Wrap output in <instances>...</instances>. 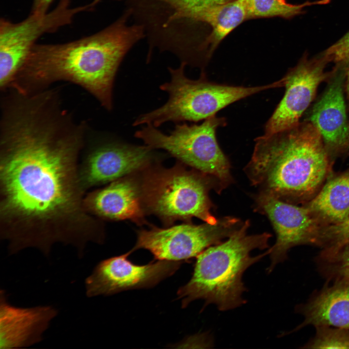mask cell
<instances>
[{
  "instance_id": "cell-25",
  "label": "cell",
  "mask_w": 349,
  "mask_h": 349,
  "mask_svg": "<svg viewBox=\"0 0 349 349\" xmlns=\"http://www.w3.org/2000/svg\"><path fill=\"white\" fill-rule=\"evenodd\" d=\"M328 62H333L338 67L349 65V32L327 48L322 54Z\"/></svg>"
},
{
  "instance_id": "cell-10",
  "label": "cell",
  "mask_w": 349,
  "mask_h": 349,
  "mask_svg": "<svg viewBox=\"0 0 349 349\" xmlns=\"http://www.w3.org/2000/svg\"><path fill=\"white\" fill-rule=\"evenodd\" d=\"M254 198V210L269 219L276 235L275 243L268 250L270 260L268 273L286 259L291 248L317 245L324 226L305 206H298L259 192Z\"/></svg>"
},
{
  "instance_id": "cell-1",
  "label": "cell",
  "mask_w": 349,
  "mask_h": 349,
  "mask_svg": "<svg viewBox=\"0 0 349 349\" xmlns=\"http://www.w3.org/2000/svg\"><path fill=\"white\" fill-rule=\"evenodd\" d=\"M87 126L62 102L24 97L0 110V238L10 254L57 243L82 256L104 240L101 221L85 208L79 158Z\"/></svg>"
},
{
  "instance_id": "cell-14",
  "label": "cell",
  "mask_w": 349,
  "mask_h": 349,
  "mask_svg": "<svg viewBox=\"0 0 349 349\" xmlns=\"http://www.w3.org/2000/svg\"><path fill=\"white\" fill-rule=\"evenodd\" d=\"M84 205L99 219L129 220L138 224L145 222L141 183L134 177L126 176L88 192Z\"/></svg>"
},
{
  "instance_id": "cell-20",
  "label": "cell",
  "mask_w": 349,
  "mask_h": 349,
  "mask_svg": "<svg viewBox=\"0 0 349 349\" xmlns=\"http://www.w3.org/2000/svg\"><path fill=\"white\" fill-rule=\"evenodd\" d=\"M330 0L306 1L299 4L288 3L286 0H246L249 18L282 17L290 18L300 14L307 6L326 4Z\"/></svg>"
},
{
  "instance_id": "cell-7",
  "label": "cell",
  "mask_w": 349,
  "mask_h": 349,
  "mask_svg": "<svg viewBox=\"0 0 349 349\" xmlns=\"http://www.w3.org/2000/svg\"><path fill=\"white\" fill-rule=\"evenodd\" d=\"M224 118L210 117L200 125H176L166 134L151 124L135 133L152 149H162L209 177L219 194L233 182L230 163L218 143L216 132L224 126Z\"/></svg>"
},
{
  "instance_id": "cell-16",
  "label": "cell",
  "mask_w": 349,
  "mask_h": 349,
  "mask_svg": "<svg viewBox=\"0 0 349 349\" xmlns=\"http://www.w3.org/2000/svg\"><path fill=\"white\" fill-rule=\"evenodd\" d=\"M57 310L51 306L20 307L10 304L0 291V349L28 347L39 342Z\"/></svg>"
},
{
  "instance_id": "cell-5",
  "label": "cell",
  "mask_w": 349,
  "mask_h": 349,
  "mask_svg": "<svg viewBox=\"0 0 349 349\" xmlns=\"http://www.w3.org/2000/svg\"><path fill=\"white\" fill-rule=\"evenodd\" d=\"M186 64L168 68L171 78L160 86L169 95L159 108L138 116L133 123L137 126L151 124L156 127L168 122H198L215 115L220 110L238 100L269 89L283 86L282 79L269 84L244 87L219 84L208 80L205 74L196 80L184 73Z\"/></svg>"
},
{
  "instance_id": "cell-27",
  "label": "cell",
  "mask_w": 349,
  "mask_h": 349,
  "mask_svg": "<svg viewBox=\"0 0 349 349\" xmlns=\"http://www.w3.org/2000/svg\"><path fill=\"white\" fill-rule=\"evenodd\" d=\"M46 91H51L54 92H55V93H57V94H58L60 95L59 90H58V89H55V88H50V89H47V90H44V91H41V92H41ZM39 92H37V93H39ZM16 93L24 94V93H21V92L20 93V92H18V91H11V92L7 93V94H6L5 95H3V96L2 97V99H1V101H2L3 99H4L5 97L8 96L10 95H12V94H16ZM35 93H33V94H35ZM27 95H29V94H27Z\"/></svg>"
},
{
  "instance_id": "cell-6",
  "label": "cell",
  "mask_w": 349,
  "mask_h": 349,
  "mask_svg": "<svg viewBox=\"0 0 349 349\" xmlns=\"http://www.w3.org/2000/svg\"><path fill=\"white\" fill-rule=\"evenodd\" d=\"M141 182L145 210L167 226L177 220L190 222L193 217L211 224L218 222L211 212L213 204L209 196L215 184L197 170L179 164L156 168L146 172Z\"/></svg>"
},
{
  "instance_id": "cell-23",
  "label": "cell",
  "mask_w": 349,
  "mask_h": 349,
  "mask_svg": "<svg viewBox=\"0 0 349 349\" xmlns=\"http://www.w3.org/2000/svg\"><path fill=\"white\" fill-rule=\"evenodd\" d=\"M318 261L321 270L329 279L349 281V246L332 253L322 254Z\"/></svg>"
},
{
  "instance_id": "cell-29",
  "label": "cell",
  "mask_w": 349,
  "mask_h": 349,
  "mask_svg": "<svg viewBox=\"0 0 349 349\" xmlns=\"http://www.w3.org/2000/svg\"><path fill=\"white\" fill-rule=\"evenodd\" d=\"M48 89H50V88H48ZM55 89H58V90H59V89L58 88H56ZM46 90H47V89H46ZM14 90H15V91H17V90H11L8 91V92H6V93L4 94V95H5L6 93H8V92H10V91H14ZM43 91H44V90H43Z\"/></svg>"
},
{
  "instance_id": "cell-19",
  "label": "cell",
  "mask_w": 349,
  "mask_h": 349,
  "mask_svg": "<svg viewBox=\"0 0 349 349\" xmlns=\"http://www.w3.org/2000/svg\"><path fill=\"white\" fill-rule=\"evenodd\" d=\"M247 19L249 17L246 0H230L205 10L196 21L207 23L212 29L208 39L211 52L222 40Z\"/></svg>"
},
{
  "instance_id": "cell-13",
  "label": "cell",
  "mask_w": 349,
  "mask_h": 349,
  "mask_svg": "<svg viewBox=\"0 0 349 349\" xmlns=\"http://www.w3.org/2000/svg\"><path fill=\"white\" fill-rule=\"evenodd\" d=\"M328 63L321 54L317 58H302L284 78L285 94L266 123L265 134H270L295 127L313 100L319 84L328 74Z\"/></svg>"
},
{
  "instance_id": "cell-8",
  "label": "cell",
  "mask_w": 349,
  "mask_h": 349,
  "mask_svg": "<svg viewBox=\"0 0 349 349\" xmlns=\"http://www.w3.org/2000/svg\"><path fill=\"white\" fill-rule=\"evenodd\" d=\"M72 0H59L51 11L42 14L30 13L18 22L0 18V91L12 83L41 36L71 24L77 15L93 11L100 1L93 0L89 3L71 7Z\"/></svg>"
},
{
  "instance_id": "cell-9",
  "label": "cell",
  "mask_w": 349,
  "mask_h": 349,
  "mask_svg": "<svg viewBox=\"0 0 349 349\" xmlns=\"http://www.w3.org/2000/svg\"><path fill=\"white\" fill-rule=\"evenodd\" d=\"M243 222L236 217L225 216L214 224L187 222L166 228L151 225L150 229L138 232L136 245L131 251L143 249L156 260L186 261L228 238Z\"/></svg>"
},
{
  "instance_id": "cell-26",
  "label": "cell",
  "mask_w": 349,
  "mask_h": 349,
  "mask_svg": "<svg viewBox=\"0 0 349 349\" xmlns=\"http://www.w3.org/2000/svg\"><path fill=\"white\" fill-rule=\"evenodd\" d=\"M55 0H33L30 13L42 14L47 13Z\"/></svg>"
},
{
  "instance_id": "cell-21",
  "label": "cell",
  "mask_w": 349,
  "mask_h": 349,
  "mask_svg": "<svg viewBox=\"0 0 349 349\" xmlns=\"http://www.w3.org/2000/svg\"><path fill=\"white\" fill-rule=\"evenodd\" d=\"M167 10L164 25L168 26L176 22L196 21L204 11L230 0H152Z\"/></svg>"
},
{
  "instance_id": "cell-15",
  "label": "cell",
  "mask_w": 349,
  "mask_h": 349,
  "mask_svg": "<svg viewBox=\"0 0 349 349\" xmlns=\"http://www.w3.org/2000/svg\"><path fill=\"white\" fill-rule=\"evenodd\" d=\"M348 68L337 67L310 116L311 123L320 133L329 154L343 153L349 149V122L343 91Z\"/></svg>"
},
{
  "instance_id": "cell-28",
  "label": "cell",
  "mask_w": 349,
  "mask_h": 349,
  "mask_svg": "<svg viewBox=\"0 0 349 349\" xmlns=\"http://www.w3.org/2000/svg\"><path fill=\"white\" fill-rule=\"evenodd\" d=\"M346 91L347 93V98L349 103V66L347 69L346 74Z\"/></svg>"
},
{
  "instance_id": "cell-18",
  "label": "cell",
  "mask_w": 349,
  "mask_h": 349,
  "mask_svg": "<svg viewBox=\"0 0 349 349\" xmlns=\"http://www.w3.org/2000/svg\"><path fill=\"white\" fill-rule=\"evenodd\" d=\"M323 226L349 218V169L330 175L315 196L304 205Z\"/></svg>"
},
{
  "instance_id": "cell-12",
  "label": "cell",
  "mask_w": 349,
  "mask_h": 349,
  "mask_svg": "<svg viewBox=\"0 0 349 349\" xmlns=\"http://www.w3.org/2000/svg\"><path fill=\"white\" fill-rule=\"evenodd\" d=\"M153 149L145 145L110 143L89 149L79 163V175L86 191L110 183L148 167Z\"/></svg>"
},
{
  "instance_id": "cell-2",
  "label": "cell",
  "mask_w": 349,
  "mask_h": 349,
  "mask_svg": "<svg viewBox=\"0 0 349 349\" xmlns=\"http://www.w3.org/2000/svg\"><path fill=\"white\" fill-rule=\"evenodd\" d=\"M119 19L103 30L74 41L36 44L11 86L31 94L58 81L80 86L105 109L113 108V87L125 55L141 38L140 26Z\"/></svg>"
},
{
  "instance_id": "cell-11",
  "label": "cell",
  "mask_w": 349,
  "mask_h": 349,
  "mask_svg": "<svg viewBox=\"0 0 349 349\" xmlns=\"http://www.w3.org/2000/svg\"><path fill=\"white\" fill-rule=\"evenodd\" d=\"M131 253L130 251L98 263L85 279L86 296H109L127 290L154 287L174 274L183 262L158 260L138 265L128 259Z\"/></svg>"
},
{
  "instance_id": "cell-22",
  "label": "cell",
  "mask_w": 349,
  "mask_h": 349,
  "mask_svg": "<svg viewBox=\"0 0 349 349\" xmlns=\"http://www.w3.org/2000/svg\"><path fill=\"white\" fill-rule=\"evenodd\" d=\"M316 328L315 337L303 348L349 349V329L326 326Z\"/></svg>"
},
{
  "instance_id": "cell-3",
  "label": "cell",
  "mask_w": 349,
  "mask_h": 349,
  "mask_svg": "<svg viewBox=\"0 0 349 349\" xmlns=\"http://www.w3.org/2000/svg\"><path fill=\"white\" fill-rule=\"evenodd\" d=\"M244 168L259 193L285 202L303 205L330 175V154L310 123L257 137Z\"/></svg>"
},
{
  "instance_id": "cell-17",
  "label": "cell",
  "mask_w": 349,
  "mask_h": 349,
  "mask_svg": "<svg viewBox=\"0 0 349 349\" xmlns=\"http://www.w3.org/2000/svg\"><path fill=\"white\" fill-rule=\"evenodd\" d=\"M297 310L304 320L292 332L308 325L349 330V281L334 280L333 285L323 287Z\"/></svg>"
},
{
  "instance_id": "cell-24",
  "label": "cell",
  "mask_w": 349,
  "mask_h": 349,
  "mask_svg": "<svg viewBox=\"0 0 349 349\" xmlns=\"http://www.w3.org/2000/svg\"><path fill=\"white\" fill-rule=\"evenodd\" d=\"M317 245L323 249V253H333L349 246V218L341 223L323 227Z\"/></svg>"
},
{
  "instance_id": "cell-4",
  "label": "cell",
  "mask_w": 349,
  "mask_h": 349,
  "mask_svg": "<svg viewBox=\"0 0 349 349\" xmlns=\"http://www.w3.org/2000/svg\"><path fill=\"white\" fill-rule=\"evenodd\" d=\"M249 220L226 240L211 246L196 258L190 281L177 291L182 308L196 300L204 301V308L210 304L221 311L239 307L246 301L242 297L247 288L242 281L245 271L269 254L268 250L252 256L255 249L269 248L272 235L264 232L247 234Z\"/></svg>"
}]
</instances>
